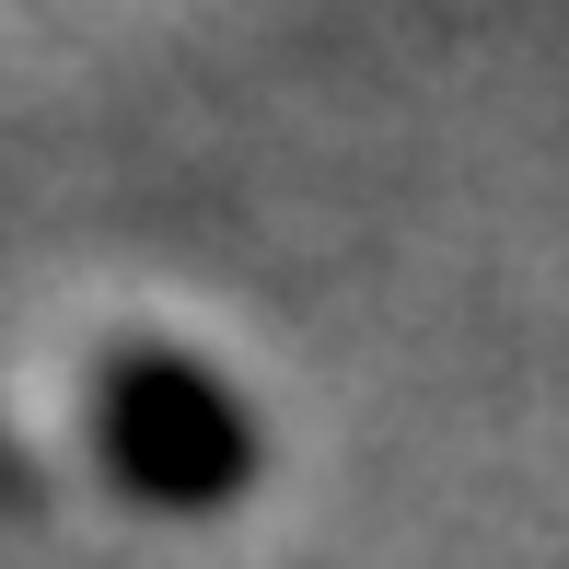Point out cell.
Here are the masks:
<instances>
[{
  "instance_id": "obj_1",
  "label": "cell",
  "mask_w": 569,
  "mask_h": 569,
  "mask_svg": "<svg viewBox=\"0 0 569 569\" xmlns=\"http://www.w3.org/2000/svg\"><path fill=\"white\" fill-rule=\"evenodd\" d=\"M82 419H93V465L140 511H221L256 488V407L187 349H106Z\"/></svg>"
}]
</instances>
